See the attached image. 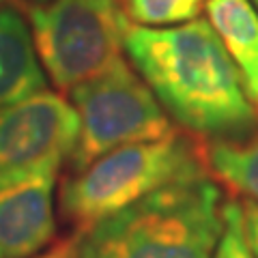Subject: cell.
<instances>
[{"label":"cell","instance_id":"obj_14","mask_svg":"<svg viewBox=\"0 0 258 258\" xmlns=\"http://www.w3.org/2000/svg\"><path fill=\"white\" fill-rule=\"evenodd\" d=\"M35 258H76V235L54 243L52 247H47L45 252H41Z\"/></svg>","mask_w":258,"mask_h":258},{"label":"cell","instance_id":"obj_10","mask_svg":"<svg viewBox=\"0 0 258 258\" xmlns=\"http://www.w3.org/2000/svg\"><path fill=\"white\" fill-rule=\"evenodd\" d=\"M207 168L220 183L258 203V136L247 142H215L207 149Z\"/></svg>","mask_w":258,"mask_h":258},{"label":"cell","instance_id":"obj_11","mask_svg":"<svg viewBox=\"0 0 258 258\" xmlns=\"http://www.w3.org/2000/svg\"><path fill=\"white\" fill-rule=\"evenodd\" d=\"M123 11L132 24L166 28L198 20L207 0H123Z\"/></svg>","mask_w":258,"mask_h":258},{"label":"cell","instance_id":"obj_3","mask_svg":"<svg viewBox=\"0 0 258 258\" xmlns=\"http://www.w3.org/2000/svg\"><path fill=\"white\" fill-rule=\"evenodd\" d=\"M205 172L207 147L181 132L125 144L62 183L60 213L80 232L166 185Z\"/></svg>","mask_w":258,"mask_h":258},{"label":"cell","instance_id":"obj_9","mask_svg":"<svg viewBox=\"0 0 258 258\" xmlns=\"http://www.w3.org/2000/svg\"><path fill=\"white\" fill-rule=\"evenodd\" d=\"M207 15L241 76L258 116V11L252 0H207Z\"/></svg>","mask_w":258,"mask_h":258},{"label":"cell","instance_id":"obj_4","mask_svg":"<svg viewBox=\"0 0 258 258\" xmlns=\"http://www.w3.org/2000/svg\"><path fill=\"white\" fill-rule=\"evenodd\" d=\"M69 93L80 116V138L69 155L71 172L125 144L161 140L176 132L151 86L123 58Z\"/></svg>","mask_w":258,"mask_h":258},{"label":"cell","instance_id":"obj_1","mask_svg":"<svg viewBox=\"0 0 258 258\" xmlns=\"http://www.w3.org/2000/svg\"><path fill=\"white\" fill-rule=\"evenodd\" d=\"M125 52L157 101L198 136H237L258 118L241 76L209 20L147 28L132 24Z\"/></svg>","mask_w":258,"mask_h":258},{"label":"cell","instance_id":"obj_6","mask_svg":"<svg viewBox=\"0 0 258 258\" xmlns=\"http://www.w3.org/2000/svg\"><path fill=\"white\" fill-rule=\"evenodd\" d=\"M78 138V110L58 93L43 88L0 108V187L58 170Z\"/></svg>","mask_w":258,"mask_h":258},{"label":"cell","instance_id":"obj_8","mask_svg":"<svg viewBox=\"0 0 258 258\" xmlns=\"http://www.w3.org/2000/svg\"><path fill=\"white\" fill-rule=\"evenodd\" d=\"M43 88L45 74L26 22L11 7H0V108Z\"/></svg>","mask_w":258,"mask_h":258},{"label":"cell","instance_id":"obj_5","mask_svg":"<svg viewBox=\"0 0 258 258\" xmlns=\"http://www.w3.org/2000/svg\"><path fill=\"white\" fill-rule=\"evenodd\" d=\"M30 24L39 60L60 91L116 62L132 26L118 0H47L30 9Z\"/></svg>","mask_w":258,"mask_h":258},{"label":"cell","instance_id":"obj_16","mask_svg":"<svg viewBox=\"0 0 258 258\" xmlns=\"http://www.w3.org/2000/svg\"><path fill=\"white\" fill-rule=\"evenodd\" d=\"M39 3H47V0H39Z\"/></svg>","mask_w":258,"mask_h":258},{"label":"cell","instance_id":"obj_13","mask_svg":"<svg viewBox=\"0 0 258 258\" xmlns=\"http://www.w3.org/2000/svg\"><path fill=\"white\" fill-rule=\"evenodd\" d=\"M241 207H243V228L247 243L252 247L254 256L258 258V203L245 200V203H241Z\"/></svg>","mask_w":258,"mask_h":258},{"label":"cell","instance_id":"obj_15","mask_svg":"<svg viewBox=\"0 0 258 258\" xmlns=\"http://www.w3.org/2000/svg\"><path fill=\"white\" fill-rule=\"evenodd\" d=\"M252 3H254V7H256V9H258V0H252Z\"/></svg>","mask_w":258,"mask_h":258},{"label":"cell","instance_id":"obj_17","mask_svg":"<svg viewBox=\"0 0 258 258\" xmlns=\"http://www.w3.org/2000/svg\"><path fill=\"white\" fill-rule=\"evenodd\" d=\"M0 3H5V0H0Z\"/></svg>","mask_w":258,"mask_h":258},{"label":"cell","instance_id":"obj_12","mask_svg":"<svg viewBox=\"0 0 258 258\" xmlns=\"http://www.w3.org/2000/svg\"><path fill=\"white\" fill-rule=\"evenodd\" d=\"M213 258H256L247 243L243 228V207L241 203H226L224 207V230L217 241Z\"/></svg>","mask_w":258,"mask_h":258},{"label":"cell","instance_id":"obj_7","mask_svg":"<svg viewBox=\"0 0 258 258\" xmlns=\"http://www.w3.org/2000/svg\"><path fill=\"white\" fill-rule=\"evenodd\" d=\"M56 174L50 170L0 187V258H35L52 245Z\"/></svg>","mask_w":258,"mask_h":258},{"label":"cell","instance_id":"obj_2","mask_svg":"<svg viewBox=\"0 0 258 258\" xmlns=\"http://www.w3.org/2000/svg\"><path fill=\"white\" fill-rule=\"evenodd\" d=\"M224 207L207 174L170 183L76 232V258H213Z\"/></svg>","mask_w":258,"mask_h":258}]
</instances>
